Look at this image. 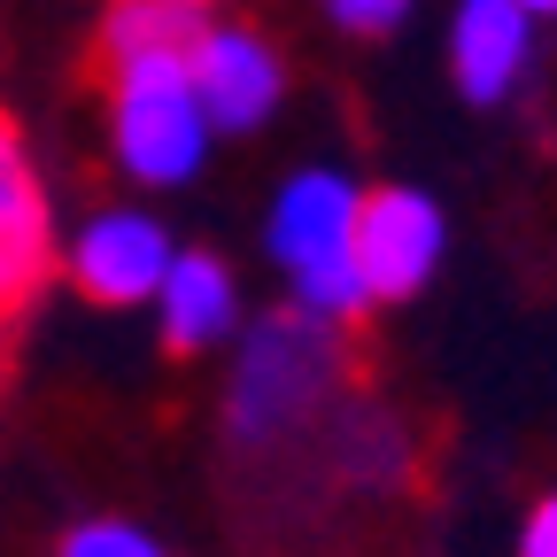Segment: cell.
<instances>
[{
    "label": "cell",
    "mask_w": 557,
    "mask_h": 557,
    "mask_svg": "<svg viewBox=\"0 0 557 557\" xmlns=\"http://www.w3.org/2000/svg\"><path fill=\"white\" fill-rule=\"evenodd\" d=\"M54 557H171L148 527H132V519H86V527H70Z\"/></svg>",
    "instance_id": "7c38bea8"
},
{
    "label": "cell",
    "mask_w": 557,
    "mask_h": 557,
    "mask_svg": "<svg viewBox=\"0 0 557 557\" xmlns=\"http://www.w3.org/2000/svg\"><path fill=\"white\" fill-rule=\"evenodd\" d=\"M449 256V218L418 186H372L357 218V271L372 302H410Z\"/></svg>",
    "instance_id": "5b68a950"
},
{
    "label": "cell",
    "mask_w": 557,
    "mask_h": 557,
    "mask_svg": "<svg viewBox=\"0 0 557 557\" xmlns=\"http://www.w3.org/2000/svg\"><path fill=\"white\" fill-rule=\"evenodd\" d=\"M186 62H194L201 109H209L218 132H263L278 116V101H287V62L248 24H209Z\"/></svg>",
    "instance_id": "8992f818"
},
{
    "label": "cell",
    "mask_w": 557,
    "mask_h": 557,
    "mask_svg": "<svg viewBox=\"0 0 557 557\" xmlns=\"http://www.w3.org/2000/svg\"><path fill=\"white\" fill-rule=\"evenodd\" d=\"M410 9L418 0H325L333 32H348V39H387V32L410 24Z\"/></svg>",
    "instance_id": "4fadbf2b"
},
{
    "label": "cell",
    "mask_w": 557,
    "mask_h": 557,
    "mask_svg": "<svg viewBox=\"0 0 557 557\" xmlns=\"http://www.w3.org/2000/svg\"><path fill=\"white\" fill-rule=\"evenodd\" d=\"M527 16H542V24H557V0H519Z\"/></svg>",
    "instance_id": "9a60e30c"
},
{
    "label": "cell",
    "mask_w": 557,
    "mask_h": 557,
    "mask_svg": "<svg viewBox=\"0 0 557 557\" xmlns=\"http://www.w3.org/2000/svg\"><path fill=\"white\" fill-rule=\"evenodd\" d=\"M519 557H557V487L527 511V527H519Z\"/></svg>",
    "instance_id": "5bb4252c"
},
{
    "label": "cell",
    "mask_w": 557,
    "mask_h": 557,
    "mask_svg": "<svg viewBox=\"0 0 557 557\" xmlns=\"http://www.w3.org/2000/svg\"><path fill=\"white\" fill-rule=\"evenodd\" d=\"M47 271H54V209L16 124L0 116V318L24 310Z\"/></svg>",
    "instance_id": "ba28073f"
},
{
    "label": "cell",
    "mask_w": 557,
    "mask_h": 557,
    "mask_svg": "<svg viewBox=\"0 0 557 557\" xmlns=\"http://www.w3.org/2000/svg\"><path fill=\"white\" fill-rule=\"evenodd\" d=\"M156 325H163V348L194 357V348H218L240 333V278L225 256L209 248H178L163 287H156Z\"/></svg>",
    "instance_id": "9c48e42d"
},
{
    "label": "cell",
    "mask_w": 557,
    "mask_h": 557,
    "mask_svg": "<svg viewBox=\"0 0 557 557\" xmlns=\"http://www.w3.org/2000/svg\"><path fill=\"white\" fill-rule=\"evenodd\" d=\"M341 387V325L310 310H278L233 333V380H225V442L263 457L295 442Z\"/></svg>",
    "instance_id": "6da1fadb"
},
{
    "label": "cell",
    "mask_w": 557,
    "mask_h": 557,
    "mask_svg": "<svg viewBox=\"0 0 557 557\" xmlns=\"http://www.w3.org/2000/svg\"><path fill=\"white\" fill-rule=\"evenodd\" d=\"M209 32V0H116L101 24V62L116 54H186Z\"/></svg>",
    "instance_id": "30bf717a"
},
{
    "label": "cell",
    "mask_w": 557,
    "mask_h": 557,
    "mask_svg": "<svg viewBox=\"0 0 557 557\" xmlns=\"http://www.w3.org/2000/svg\"><path fill=\"white\" fill-rule=\"evenodd\" d=\"M534 24L519 0H457L449 9V78L472 109H504L534 70Z\"/></svg>",
    "instance_id": "52a82bcc"
},
{
    "label": "cell",
    "mask_w": 557,
    "mask_h": 557,
    "mask_svg": "<svg viewBox=\"0 0 557 557\" xmlns=\"http://www.w3.org/2000/svg\"><path fill=\"white\" fill-rule=\"evenodd\" d=\"M333 472L357 480V487H395L410 472V434L395 426L380 403H348L333 418Z\"/></svg>",
    "instance_id": "8fae6325"
},
{
    "label": "cell",
    "mask_w": 557,
    "mask_h": 557,
    "mask_svg": "<svg viewBox=\"0 0 557 557\" xmlns=\"http://www.w3.org/2000/svg\"><path fill=\"white\" fill-rule=\"evenodd\" d=\"M357 218H364V186L333 171V163H302L278 178L271 209H263V248L287 278V302L310 318H364V271H357Z\"/></svg>",
    "instance_id": "7a4b0ae2"
},
{
    "label": "cell",
    "mask_w": 557,
    "mask_h": 557,
    "mask_svg": "<svg viewBox=\"0 0 557 557\" xmlns=\"http://www.w3.org/2000/svg\"><path fill=\"white\" fill-rule=\"evenodd\" d=\"M171 256H178V240H171V225L156 218V209L109 201V209H94V218H78V233H70V248H62V271H70V287H78L86 302L132 310V302H156Z\"/></svg>",
    "instance_id": "277c9868"
},
{
    "label": "cell",
    "mask_w": 557,
    "mask_h": 557,
    "mask_svg": "<svg viewBox=\"0 0 557 557\" xmlns=\"http://www.w3.org/2000/svg\"><path fill=\"white\" fill-rule=\"evenodd\" d=\"M186 54H116V62H101V78H109V156L132 186H156V194L201 178L209 139H218Z\"/></svg>",
    "instance_id": "3957f363"
}]
</instances>
